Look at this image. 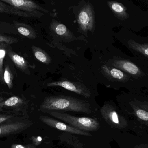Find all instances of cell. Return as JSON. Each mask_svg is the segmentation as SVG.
I'll return each mask as SVG.
<instances>
[{"instance_id": "cell-1", "label": "cell", "mask_w": 148, "mask_h": 148, "mask_svg": "<svg viewBox=\"0 0 148 148\" xmlns=\"http://www.w3.org/2000/svg\"><path fill=\"white\" fill-rule=\"evenodd\" d=\"M45 111L64 110L90 114L93 112L90 104L82 100L66 96L45 97L40 108Z\"/></svg>"}, {"instance_id": "cell-2", "label": "cell", "mask_w": 148, "mask_h": 148, "mask_svg": "<svg viewBox=\"0 0 148 148\" xmlns=\"http://www.w3.org/2000/svg\"><path fill=\"white\" fill-rule=\"evenodd\" d=\"M45 112L55 118L66 123L75 128L84 132H95L100 127V123L96 118L77 117L56 111Z\"/></svg>"}, {"instance_id": "cell-3", "label": "cell", "mask_w": 148, "mask_h": 148, "mask_svg": "<svg viewBox=\"0 0 148 148\" xmlns=\"http://www.w3.org/2000/svg\"><path fill=\"white\" fill-rule=\"evenodd\" d=\"M79 29L82 32L93 33L95 28V20L93 6L90 3L84 5L77 16Z\"/></svg>"}, {"instance_id": "cell-4", "label": "cell", "mask_w": 148, "mask_h": 148, "mask_svg": "<svg viewBox=\"0 0 148 148\" xmlns=\"http://www.w3.org/2000/svg\"><path fill=\"white\" fill-rule=\"evenodd\" d=\"M32 125L25 119L0 125V137L16 134L26 130Z\"/></svg>"}, {"instance_id": "cell-5", "label": "cell", "mask_w": 148, "mask_h": 148, "mask_svg": "<svg viewBox=\"0 0 148 148\" xmlns=\"http://www.w3.org/2000/svg\"><path fill=\"white\" fill-rule=\"evenodd\" d=\"M48 87H60L69 91L89 98L91 96V93L88 89L82 84L69 81H57L47 83Z\"/></svg>"}, {"instance_id": "cell-6", "label": "cell", "mask_w": 148, "mask_h": 148, "mask_svg": "<svg viewBox=\"0 0 148 148\" xmlns=\"http://www.w3.org/2000/svg\"><path fill=\"white\" fill-rule=\"evenodd\" d=\"M40 120L48 126L61 131L75 134L79 135L85 136H91V134L88 132H84L75 128L72 126L65 124L59 121L48 116H41L40 117Z\"/></svg>"}, {"instance_id": "cell-7", "label": "cell", "mask_w": 148, "mask_h": 148, "mask_svg": "<svg viewBox=\"0 0 148 148\" xmlns=\"http://www.w3.org/2000/svg\"><path fill=\"white\" fill-rule=\"evenodd\" d=\"M112 64L114 67L136 78L142 77L145 75L138 66L128 60L114 57Z\"/></svg>"}, {"instance_id": "cell-8", "label": "cell", "mask_w": 148, "mask_h": 148, "mask_svg": "<svg viewBox=\"0 0 148 148\" xmlns=\"http://www.w3.org/2000/svg\"><path fill=\"white\" fill-rule=\"evenodd\" d=\"M2 1L14 7L19 10L29 13L40 14L39 10L48 13V11L43 8L36 3L29 0H1Z\"/></svg>"}, {"instance_id": "cell-9", "label": "cell", "mask_w": 148, "mask_h": 148, "mask_svg": "<svg viewBox=\"0 0 148 148\" xmlns=\"http://www.w3.org/2000/svg\"><path fill=\"white\" fill-rule=\"evenodd\" d=\"M102 74L110 81L125 82L129 80V76L120 70L103 65L101 67Z\"/></svg>"}, {"instance_id": "cell-10", "label": "cell", "mask_w": 148, "mask_h": 148, "mask_svg": "<svg viewBox=\"0 0 148 148\" xmlns=\"http://www.w3.org/2000/svg\"><path fill=\"white\" fill-rule=\"evenodd\" d=\"M27 103L23 99L19 96H13L5 101H0V107L5 109L6 108L11 109L12 112L21 113Z\"/></svg>"}, {"instance_id": "cell-11", "label": "cell", "mask_w": 148, "mask_h": 148, "mask_svg": "<svg viewBox=\"0 0 148 148\" xmlns=\"http://www.w3.org/2000/svg\"><path fill=\"white\" fill-rule=\"evenodd\" d=\"M0 13H6L9 14L14 15L17 16L26 17H40L43 15L42 13L36 14L19 10L10 5L3 2L1 1H0Z\"/></svg>"}, {"instance_id": "cell-12", "label": "cell", "mask_w": 148, "mask_h": 148, "mask_svg": "<svg viewBox=\"0 0 148 148\" xmlns=\"http://www.w3.org/2000/svg\"><path fill=\"white\" fill-rule=\"evenodd\" d=\"M7 54L10 60L20 70L26 74H30L27 62L23 57L11 50L10 48L8 50Z\"/></svg>"}, {"instance_id": "cell-13", "label": "cell", "mask_w": 148, "mask_h": 148, "mask_svg": "<svg viewBox=\"0 0 148 148\" xmlns=\"http://www.w3.org/2000/svg\"><path fill=\"white\" fill-rule=\"evenodd\" d=\"M50 29L55 34L61 38L70 39L74 36L72 32L69 31L64 24L57 21L55 20H53L50 25Z\"/></svg>"}, {"instance_id": "cell-14", "label": "cell", "mask_w": 148, "mask_h": 148, "mask_svg": "<svg viewBox=\"0 0 148 148\" xmlns=\"http://www.w3.org/2000/svg\"><path fill=\"white\" fill-rule=\"evenodd\" d=\"M107 3L114 14L120 20L124 21L129 17V15L127 12V9L121 3L109 1Z\"/></svg>"}, {"instance_id": "cell-15", "label": "cell", "mask_w": 148, "mask_h": 148, "mask_svg": "<svg viewBox=\"0 0 148 148\" xmlns=\"http://www.w3.org/2000/svg\"><path fill=\"white\" fill-rule=\"evenodd\" d=\"M14 23L17 31L22 35L31 39L37 37L35 30L29 25L15 21H14Z\"/></svg>"}, {"instance_id": "cell-16", "label": "cell", "mask_w": 148, "mask_h": 148, "mask_svg": "<svg viewBox=\"0 0 148 148\" xmlns=\"http://www.w3.org/2000/svg\"><path fill=\"white\" fill-rule=\"evenodd\" d=\"M24 119L21 113L13 112H5L0 113V125Z\"/></svg>"}, {"instance_id": "cell-17", "label": "cell", "mask_w": 148, "mask_h": 148, "mask_svg": "<svg viewBox=\"0 0 148 148\" xmlns=\"http://www.w3.org/2000/svg\"><path fill=\"white\" fill-rule=\"evenodd\" d=\"M31 48L35 57L38 61L46 64H49L51 63V58L43 50L34 46H32Z\"/></svg>"}, {"instance_id": "cell-18", "label": "cell", "mask_w": 148, "mask_h": 148, "mask_svg": "<svg viewBox=\"0 0 148 148\" xmlns=\"http://www.w3.org/2000/svg\"><path fill=\"white\" fill-rule=\"evenodd\" d=\"M10 44L5 43H0V82L2 84H4L3 81V60L8 53Z\"/></svg>"}, {"instance_id": "cell-19", "label": "cell", "mask_w": 148, "mask_h": 148, "mask_svg": "<svg viewBox=\"0 0 148 148\" xmlns=\"http://www.w3.org/2000/svg\"><path fill=\"white\" fill-rule=\"evenodd\" d=\"M127 43L131 49L148 57V44H140L133 40H129Z\"/></svg>"}, {"instance_id": "cell-20", "label": "cell", "mask_w": 148, "mask_h": 148, "mask_svg": "<svg viewBox=\"0 0 148 148\" xmlns=\"http://www.w3.org/2000/svg\"><path fill=\"white\" fill-rule=\"evenodd\" d=\"M3 81L9 89H11L13 87V75L9 66L5 64L3 67Z\"/></svg>"}, {"instance_id": "cell-21", "label": "cell", "mask_w": 148, "mask_h": 148, "mask_svg": "<svg viewBox=\"0 0 148 148\" xmlns=\"http://www.w3.org/2000/svg\"><path fill=\"white\" fill-rule=\"evenodd\" d=\"M18 42V40L15 37L6 35L0 33V43H5L10 45L13 43H17Z\"/></svg>"}, {"instance_id": "cell-22", "label": "cell", "mask_w": 148, "mask_h": 148, "mask_svg": "<svg viewBox=\"0 0 148 148\" xmlns=\"http://www.w3.org/2000/svg\"><path fill=\"white\" fill-rule=\"evenodd\" d=\"M137 116L139 118L143 120L148 121V113L146 111H144L143 110H138L137 111Z\"/></svg>"}, {"instance_id": "cell-23", "label": "cell", "mask_w": 148, "mask_h": 148, "mask_svg": "<svg viewBox=\"0 0 148 148\" xmlns=\"http://www.w3.org/2000/svg\"><path fill=\"white\" fill-rule=\"evenodd\" d=\"M36 146L33 144L22 145L19 144H13L11 145V148H36Z\"/></svg>"}, {"instance_id": "cell-24", "label": "cell", "mask_w": 148, "mask_h": 148, "mask_svg": "<svg viewBox=\"0 0 148 148\" xmlns=\"http://www.w3.org/2000/svg\"><path fill=\"white\" fill-rule=\"evenodd\" d=\"M32 139L34 145L36 146L40 145L42 140L41 137L40 136H37V137L33 136L32 137Z\"/></svg>"}, {"instance_id": "cell-25", "label": "cell", "mask_w": 148, "mask_h": 148, "mask_svg": "<svg viewBox=\"0 0 148 148\" xmlns=\"http://www.w3.org/2000/svg\"><path fill=\"white\" fill-rule=\"evenodd\" d=\"M0 112H5L4 109L0 107Z\"/></svg>"}]
</instances>
